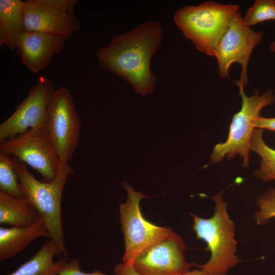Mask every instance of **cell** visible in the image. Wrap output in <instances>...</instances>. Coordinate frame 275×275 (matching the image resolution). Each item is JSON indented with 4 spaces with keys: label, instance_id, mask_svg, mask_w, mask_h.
<instances>
[{
    "label": "cell",
    "instance_id": "ac0fdd59",
    "mask_svg": "<svg viewBox=\"0 0 275 275\" xmlns=\"http://www.w3.org/2000/svg\"><path fill=\"white\" fill-rule=\"evenodd\" d=\"M263 130L255 128L250 142V151L261 158L259 167L253 172L254 177L263 182L275 180V149L269 147L263 138Z\"/></svg>",
    "mask_w": 275,
    "mask_h": 275
},
{
    "label": "cell",
    "instance_id": "ffe728a7",
    "mask_svg": "<svg viewBox=\"0 0 275 275\" xmlns=\"http://www.w3.org/2000/svg\"><path fill=\"white\" fill-rule=\"evenodd\" d=\"M243 20L250 26L264 21L275 20V0H256L247 10Z\"/></svg>",
    "mask_w": 275,
    "mask_h": 275
},
{
    "label": "cell",
    "instance_id": "7a4b0ae2",
    "mask_svg": "<svg viewBox=\"0 0 275 275\" xmlns=\"http://www.w3.org/2000/svg\"><path fill=\"white\" fill-rule=\"evenodd\" d=\"M225 189L215 194L211 198L215 203L213 216L202 218L190 213L193 226L198 239L207 244L211 254L205 264L193 263L206 275H226L229 269L240 260L236 255L237 242L234 238L235 226L227 212V203L223 200Z\"/></svg>",
    "mask_w": 275,
    "mask_h": 275
},
{
    "label": "cell",
    "instance_id": "44dd1931",
    "mask_svg": "<svg viewBox=\"0 0 275 275\" xmlns=\"http://www.w3.org/2000/svg\"><path fill=\"white\" fill-rule=\"evenodd\" d=\"M258 209L254 214L257 225H263L275 217V187L266 190L256 199Z\"/></svg>",
    "mask_w": 275,
    "mask_h": 275
},
{
    "label": "cell",
    "instance_id": "5bb4252c",
    "mask_svg": "<svg viewBox=\"0 0 275 275\" xmlns=\"http://www.w3.org/2000/svg\"><path fill=\"white\" fill-rule=\"evenodd\" d=\"M41 237L50 238L47 226L41 216L30 226L1 227L0 260L12 258Z\"/></svg>",
    "mask_w": 275,
    "mask_h": 275
},
{
    "label": "cell",
    "instance_id": "5b68a950",
    "mask_svg": "<svg viewBox=\"0 0 275 275\" xmlns=\"http://www.w3.org/2000/svg\"><path fill=\"white\" fill-rule=\"evenodd\" d=\"M236 86L242 99L241 109L232 117L226 140L214 146L210 155V162L212 164L219 163L225 158L230 160L239 155L242 158V167L249 168L250 142L255 129L254 119L260 116L264 107L274 103L275 94L272 89L261 94L256 90L251 96H248L243 85Z\"/></svg>",
    "mask_w": 275,
    "mask_h": 275
},
{
    "label": "cell",
    "instance_id": "8992f818",
    "mask_svg": "<svg viewBox=\"0 0 275 275\" xmlns=\"http://www.w3.org/2000/svg\"><path fill=\"white\" fill-rule=\"evenodd\" d=\"M45 129L59 161L68 163L80 140L81 123L67 88L55 90L48 108Z\"/></svg>",
    "mask_w": 275,
    "mask_h": 275
},
{
    "label": "cell",
    "instance_id": "4fadbf2b",
    "mask_svg": "<svg viewBox=\"0 0 275 275\" xmlns=\"http://www.w3.org/2000/svg\"><path fill=\"white\" fill-rule=\"evenodd\" d=\"M65 44L62 38L24 30L18 38L17 52L22 64L36 73L48 67L52 57L60 53Z\"/></svg>",
    "mask_w": 275,
    "mask_h": 275
},
{
    "label": "cell",
    "instance_id": "603a6c76",
    "mask_svg": "<svg viewBox=\"0 0 275 275\" xmlns=\"http://www.w3.org/2000/svg\"><path fill=\"white\" fill-rule=\"evenodd\" d=\"M116 275H139L133 269L130 263L126 262L116 265L114 269ZM183 275H206L201 269L188 271Z\"/></svg>",
    "mask_w": 275,
    "mask_h": 275
},
{
    "label": "cell",
    "instance_id": "9c48e42d",
    "mask_svg": "<svg viewBox=\"0 0 275 275\" xmlns=\"http://www.w3.org/2000/svg\"><path fill=\"white\" fill-rule=\"evenodd\" d=\"M0 153L31 167L41 174L42 182H50L57 176L59 159L45 126L0 142Z\"/></svg>",
    "mask_w": 275,
    "mask_h": 275
},
{
    "label": "cell",
    "instance_id": "8fae6325",
    "mask_svg": "<svg viewBox=\"0 0 275 275\" xmlns=\"http://www.w3.org/2000/svg\"><path fill=\"white\" fill-rule=\"evenodd\" d=\"M185 248L175 233L147 246L128 263L139 275H183L193 265L185 260Z\"/></svg>",
    "mask_w": 275,
    "mask_h": 275
},
{
    "label": "cell",
    "instance_id": "6da1fadb",
    "mask_svg": "<svg viewBox=\"0 0 275 275\" xmlns=\"http://www.w3.org/2000/svg\"><path fill=\"white\" fill-rule=\"evenodd\" d=\"M162 34L161 23L149 20L115 35L107 46L97 50L99 64L126 80L143 96L151 94L157 78L150 70V61L160 47Z\"/></svg>",
    "mask_w": 275,
    "mask_h": 275
},
{
    "label": "cell",
    "instance_id": "9a60e30c",
    "mask_svg": "<svg viewBox=\"0 0 275 275\" xmlns=\"http://www.w3.org/2000/svg\"><path fill=\"white\" fill-rule=\"evenodd\" d=\"M24 2L0 1V45L12 50L17 49L18 38L24 31Z\"/></svg>",
    "mask_w": 275,
    "mask_h": 275
},
{
    "label": "cell",
    "instance_id": "30bf717a",
    "mask_svg": "<svg viewBox=\"0 0 275 275\" xmlns=\"http://www.w3.org/2000/svg\"><path fill=\"white\" fill-rule=\"evenodd\" d=\"M54 91L49 78L40 77L14 113L0 124V142L30 129L45 126L49 103Z\"/></svg>",
    "mask_w": 275,
    "mask_h": 275
},
{
    "label": "cell",
    "instance_id": "cb8c5ba5",
    "mask_svg": "<svg viewBox=\"0 0 275 275\" xmlns=\"http://www.w3.org/2000/svg\"><path fill=\"white\" fill-rule=\"evenodd\" d=\"M45 5L54 9L74 13L76 0H41Z\"/></svg>",
    "mask_w": 275,
    "mask_h": 275
},
{
    "label": "cell",
    "instance_id": "d4e9b609",
    "mask_svg": "<svg viewBox=\"0 0 275 275\" xmlns=\"http://www.w3.org/2000/svg\"><path fill=\"white\" fill-rule=\"evenodd\" d=\"M254 125L255 128L275 131V117L265 118L260 116L254 118Z\"/></svg>",
    "mask_w": 275,
    "mask_h": 275
},
{
    "label": "cell",
    "instance_id": "d6986e66",
    "mask_svg": "<svg viewBox=\"0 0 275 275\" xmlns=\"http://www.w3.org/2000/svg\"><path fill=\"white\" fill-rule=\"evenodd\" d=\"M15 157L0 153V191L13 197L23 198L15 171Z\"/></svg>",
    "mask_w": 275,
    "mask_h": 275
},
{
    "label": "cell",
    "instance_id": "7402d4cb",
    "mask_svg": "<svg viewBox=\"0 0 275 275\" xmlns=\"http://www.w3.org/2000/svg\"><path fill=\"white\" fill-rule=\"evenodd\" d=\"M57 275H106L102 272L95 270L93 272L87 273L81 271L79 261L73 259L70 261L66 259Z\"/></svg>",
    "mask_w": 275,
    "mask_h": 275
},
{
    "label": "cell",
    "instance_id": "277c9868",
    "mask_svg": "<svg viewBox=\"0 0 275 275\" xmlns=\"http://www.w3.org/2000/svg\"><path fill=\"white\" fill-rule=\"evenodd\" d=\"M238 11L236 5L206 1L181 7L176 12L174 20L198 50L214 57L220 39Z\"/></svg>",
    "mask_w": 275,
    "mask_h": 275
},
{
    "label": "cell",
    "instance_id": "e0dca14e",
    "mask_svg": "<svg viewBox=\"0 0 275 275\" xmlns=\"http://www.w3.org/2000/svg\"><path fill=\"white\" fill-rule=\"evenodd\" d=\"M37 209L24 198L10 196L0 191V223L12 227H28L40 218Z\"/></svg>",
    "mask_w": 275,
    "mask_h": 275
},
{
    "label": "cell",
    "instance_id": "ba28073f",
    "mask_svg": "<svg viewBox=\"0 0 275 275\" xmlns=\"http://www.w3.org/2000/svg\"><path fill=\"white\" fill-rule=\"evenodd\" d=\"M264 35V31H255L246 25L238 11L216 48L214 57L217 61L218 76L229 78L230 66L234 63H238L241 68L240 76L234 82L236 85L246 86L249 82L247 69L250 56L254 48L261 42Z\"/></svg>",
    "mask_w": 275,
    "mask_h": 275
},
{
    "label": "cell",
    "instance_id": "484cf974",
    "mask_svg": "<svg viewBox=\"0 0 275 275\" xmlns=\"http://www.w3.org/2000/svg\"><path fill=\"white\" fill-rule=\"evenodd\" d=\"M269 48L271 51L275 52V40L270 43Z\"/></svg>",
    "mask_w": 275,
    "mask_h": 275
},
{
    "label": "cell",
    "instance_id": "3957f363",
    "mask_svg": "<svg viewBox=\"0 0 275 275\" xmlns=\"http://www.w3.org/2000/svg\"><path fill=\"white\" fill-rule=\"evenodd\" d=\"M15 171L20 184L23 198L39 211L44 220L50 239L60 246L64 257L68 258L62 222L61 202L64 185L72 168L59 161V171L51 181H38L28 170L26 164L15 157Z\"/></svg>",
    "mask_w": 275,
    "mask_h": 275
},
{
    "label": "cell",
    "instance_id": "7c38bea8",
    "mask_svg": "<svg viewBox=\"0 0 275 275\" xmlns=\"http://www.w3.org/2000/svg\"><path fill=\"white\" fill-rule=\"evenodd\" d=\"M24 30L43 33L64 40L71 39L80 26L74 13L53 8L41 0L24 2Z\"/></svg>",
    "mask_w": 275,
    "mask_h": 275
},
{
    "label": "cell",
    "instance_id": "52a82bcc",
    "mask_svg": "<svg viewBox=\"0 0 275 275\" xmlns=\"http://www.w3.org/2000/svg\"><path fill=\"white\" fill-rule=\"evenodd\" d=\"M128 194L126 202L119 206L121 227L124 235L125 253L123 263L131 262L147 246L173 235L170 228L159 227L147 221L143 216L141 200L149 196L136 192L127 182L121 183Z\"/></svg>",
    "mask_w": 275,
    "mask_h": 275
},
{
    "label": "cell",
    "instance_id": "2e32d148",
    "mask_svg": "<svg viewBox=\"0 0 275 275\" xmlns=\"http://www.w3.org/2000/svg\"><path fill=\"white\" fill-rule=\"evenodd\" d=\"M62 252L53 240L46 241L37 253L28 261L22 264L9 275H57L65 257L56 262L55 256H61Z\"/></svg>",
    "mask_w": 275,
    "mask_h": 275
}]
</instances>
